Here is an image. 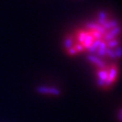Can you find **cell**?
<instances>
[{
	"instance_id": "1",
	"label": "cell",
	"mask_w": 122,
	"mask_h": 122,
	"mask_svg": "<svg viewBox=\"0 0 122 122\" xmlns=\"http://www.w3.org/2000/svg\"><path fill=\"white\" fill-rule=\"evenodd\" d=\"M121 32L120 23L114 15L99 11L66 32L63 49L70 57L116 60L121 53Z\"/></svg>"
},
{
	"instance_id": "2",
	"label": "cell",
	"mask_w": 122,
	"mask_h": 122,
	"mask_svg": "<svg viewBox=\"0 0 122 122\" xmlns=\"http://www.w3.org/2000/svg\"><path fill=\"white\" fill-rule=\"evenodd\" d=\"M87 59L95 67L96 79L99 87L107 88L116 82L118 76V66L116 60H102L95 57H88Z\"/></svg>"
}]
</instances>
